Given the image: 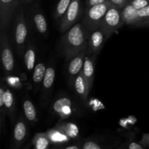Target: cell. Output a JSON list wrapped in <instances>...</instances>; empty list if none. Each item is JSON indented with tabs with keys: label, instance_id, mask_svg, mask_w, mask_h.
<instances>
[{
	"label": "cell",
	"instance_id": "cell-1",
	"mask_svg": "<svg viewBox=\"0 0 149 149\" xmlns=\"http://www.w3.org/2000/svg\"><path fill=\"white\" fill-rule=\"evenodd\" d=\"M90 32L82 22L74 24L65 32L61 42L62 53L70 59L84 48L88 47Z\"/></svg>",
	"mask_w": 149,
	"mask_h": 149
},
{
	"label": "cell",
	"instance_id": "cell-2",
	"mask_svg": "<svg viewBox=\"0 0 149 149\" xmlns=\"http://www.w3.org/2000/svg\"><path fill=\"white\" fill-rule=\"evenodd\" d=\"M125 24L135 27H149V6L135 9L128 3L122 9Z\"/></svg>",
	"mask_w": 149,
	"mask_h": 149
},
{
	"label": "cell",
	"instance_id": "cell-3",
	"mask_svg": "<svg viewBox=\"0 0 149 149\" xmlns=\"http://www.w3.org/2000/svg\"><path fill=\"white\" fill-rule=\"evenodd\" d=\"M125 24L122 9L111 5L108 9L104 17H103L100 27L106 34V39H109L114 32Z\"/></svg>",
	"mask_w": 149,
	"mask_h": 149
},
{
	"label": "cell",
	"instance_id": "cell-4",
	"mask_svg": "<svg viewBox=\"0 0 149 149\" xmlns=\"http://www.w3.org/2000/svg\"><path fill=\"white\" fill-rule=\"evenodd\" d=\"M111 5V3L108 1L97 5L87 7L82 23L89 31L91 32L100 27L102 20Z\"/></svg>",
	"mask_w": 149,
	"mask_h": 149
},
{
	"label": "cell",
	"instance_id": "cell-5",
	"mask_svg": "<svg viewBox=\"0 0 149 149\" xmlns=\"http://www.w3.org/2000/svg\"><path fill=\"white\" fill-rule=\"evenodd\" d=\"M27 25H26L23 10L22 7H20L16 15L14 32L15 44L17 52L20 55L23 54L25 49V45L27 39Z\"/></svg>",
	"mask_w": 149,
	"mask_h": 149
},
{
	"label": "cell",
	"instance_id": "cell-6",
	"mask_svg": "<svg viewBox=\"0 0 149 149\" xmlns=\"http://www.w3.org/2000/svg\"><path fill=\"white\" fill-rule=\"evenodd\" d=\"M81 14V0H72L64 15L61 19L60 31L65 33L78 20Z\"/></svg>",
	"mask_w": 149,
	"mask_h": 149
},
{
	"label": "cell",
	"instance_id": "cell-7",
	"mask_svg": "<svg viewBox=\"0 0 149 149\" xmlns=\"http://www.w3.org/2000/svg\"><path fill=\"white\" fill-rule=\"evenodd\" d=\"M18 1V0H0L1 31H4L9 27Z\"/></svg>",
	"mask_w": 149,
	"mask_h": 149
},
{
	"label": "cell",
	"instance_id": "cell-8",
	"mask_svg": "<svg viewBox=\"0 0 149 149\" xmlns=\"http://www.w3.org/2000/svg\"><path fill=\"white\" fill-rule=\"evenodd\" d=\"M0 45H1V62L4 71L5 73L13 72L15 66L14 58L11 48L9 45L8 39L4 31H1Z\"/></svg>",
	"mask_w": 149,
	"mask_h": 149
},
{
	"label": "cell",
	"instance_id": "cell-9",
	"mask_svg": "<svg viewBox=\"0 0 149 149\" xmlns=\"http://www.w3.org/2000/svg\"><path fill=\"white\" fill-rule=\"evenodd\" d=\"M106 39H107L106 34L100 26L90 32L87 47V53L90 55H97L101 50Z\"/></svg>",
	"mask_w": 149,
	"mask_h": 149
},
{
	"label": "cell",
	"instance_id": "cell-10",
	"mask_svg": "<svg viewBox=\"0 0 149 149\" xmlns=\"http://www.w3.org/2000/svg\"><path fill=\"white\" fill-rule=\"evenodd\" d=\"M87 53V47H85L81 49L78 53L76 54L72 58H70V63L68 67V74L71 84H74L76 77L82 70L84 59H85Z\"/></svg>",
	"mask_w": 149,
	"mask_h": 149
},
{
	"label": "cell",
	"instance_id": "cell-11",
	"mask_svg": "<svg viewBox=\"0 0 149 149\" xmlns=\"http://www.w3.org/2000/svg\"><path fill=\"white\" fill-rule=\"evenodd\" d=\"M54 112L61 118H67L73 113V103L71 99L67 97H61L52 106Z\"/></svg>",
	"mask_w": 149,
	"mask_h": 149
},
{
	"label": "cell",
	"instance_id": "cell-12",
	"mask_svg": "<svg viewBox=\"0 0 149 149\" xmlns=\"http://www.w3.org/2000/svg\"><path fill=\"white\" fill-rule=\"evenodd\" d=\"M74 86L77 95L83 102L85 103L91 88L81 71L76 77L74 81Z\"/></svg>",
	"mask_w": 149,
	"mask_h": 149
},
{
	"label": "cell",
	"instance_id": "cell-13",
	"mask_svg": "<svg viewBox=\"0 0 149 149\" xmlns=\"http://www.w3.org/2000/svg\"><path fill=\"white\" fill-rule=\"evenodd\" d=\"M27 135V127L26 122L23 119H20L16 122L15 125L13 135V147L18 148L23 145Z\"/></svg>",
	"mask_w": 149,
	"mask_h": 149
},
{
	"label": "cell",
	"instance_id": "cell-14",
	"mask_svg": "<svg viewBox=\"0 0 149 149\" xmlns=\"http://www.w3.org/2000/svg\"><path fill=\"white\" fill-rule=\"evenodd\" d=\"M96 55H86L84 59V65H83L82 72L83 75L87 79L90 88H92L94 81V72H95V58Z\"/></svg>",
	"mask_w": 149,
	"mask_h": 149
},
{
	"label": "cell",
	"instance_id": "cell-15",
	"mask_svg": "<svg viewBox=\"0 0 149 149\" xmlns=\"http://www.w3.org/2000/svg\"><path fill=\"white\" fill-rule=\"evenodd\" d=\"M3 100L5 105L7 114L10 117L11 122H14L15 119V103L14 95L9 89L3 90Z\"/></svg>",
	"mask_w": 149,
	"mask_h": 149
},
{
	"label": "cell",
	"instance_id": "cell-16",
	"mask_svg": "<svg viewBox=\"0 0 149 149\" xmlns=\"http://www.w3.org/2000/svg\"><path fill=\"white\" fill-rule=\"evenodd\" d=\"M55 77V71L53 66L50 65L46 69L45 77L42 81V90L45 97H47L48 94L50 93L51 89L53 86Z\"/></svg>",
	"mask_w": 149,
	"mask_h": 149
},
{
	"label": "cell",
	"instance_id": "cell-17",
	"mask_svg": "<svg viewBox=\"0 0 149 149\" xmlns=\"http://www.w3.org/2000/svg\"><path fill=\"white\" fill-rule=\"evenodd\" d=\"M33 22L36 30L39 33L45 35L47 33L48 27L47 20L43 13L39 10H36L33 13Z\"/></svg>",
	"mask_w": 149,
	"mask_h": 149
},
{
	"label": "cell",
	"instance_id": "cell-18",
	"mask_svg": "<svg viewBox=\"0 0 149 149\" xmlns=\"http://www.w3.org/2000/svg\"><path fill=\"white\" fill-rule=\"evenodd\" d=\"M49 137L51 143L55 144L65 143L69 141V137L61 129L56 126V127L49 130L46 132Z\"/></svg>",
	"mask_w": 149,
	"mask_h": 149
},
{
	"label": "cell",
	"instance_id": "cell-19",
	"mask_svg": "<svg viewBox=\"0 0 149 149\" xmlns=\"http://www.w3.org/2000/svg\"><path fill=\"white\" fill-rule=\"evenodd\" d=\"M24 62L26 68L29 71H31L35 68L36 62V52L32 45L26 47L24 52Z\"/></svg>",
	"mask_w": 149,
	"mask_h": 149
},
{
	"label": "cell",
	"instance_id": "cell-20",
	"mask_svg": "<svg viewBox=\"0 0 149 149\" xmlns=\"http://www.w3.org/2000/svg\"><path fill=\"white\" fill-rule=\"evenodd\" d=\"M23 108L25 116H26V119L29 122H34L37 120L36 108L29 99H26L23 101Z\"/></svg>",
	"mask_w": 149,
	"mask_h": 149
},
{
	"label": "cell",
	"instance_id": "cell-21",
	"mask_svg": "<svg viewBox=\"0 0 149 149\" xmlns=\"http://www.w3.org/2000/svg\"><path fill=\"white\" fill-rule=\"evenodd\" d=\"M32 143L36 149H46L49 147L51 141L47 133H37L33 138Z\"/></svg>",
	"mask_w": 149,
	"mask_h": 149
},
{
	"label": "cell",
	"instance_id": "cell-22",
	"mask_svg": "<svg viewBox=\"0 0 149 149\" xmlns=\"http://www.w3.org/2000/svg\"><path fill=\"white\" fill-rule=\"evenodd\" d=\"M46 69V66L43 63H39L35 66L33 73V81L35 85H39L40 83H42Z\"/></svg>",
	"mask_w": 149,
	"mask_h": 149
},
{
	"label": "cell",
	"instance_id": "cell-23",
	"mask_svg": "<svg viewBox=\"0 0 149 149\" xmlns=\"http://www.w3.org/2000/svg\"><path fill=\"white\" fill-rule=\"evenodd\" d=\"M71 1L72 0H58L54 14V17L56 20L62 18L66 10H68Z\"/></svg>",
	"mask_w": 149,
	"mask_h": 149
},
{
	"label": "cell",
	"instance_id": "cell-24",
	"mask_svg": "<svg viewBox=\"0 0 149 149\" xmlns=\"http://www.w3.org/2000/svg\"><path fill=\"white\" fill-rule=\"evenodd\" d=\"M58 127L62 130L69 138H75L79 133V130L75 125L67 122H61L58 125Z\"/></svg>",
	"mask_w": 149,
	"mask_h": 149
},
{
	"label": "cell",
	"instance_id": "cell-25",
	"mask_svg": "<svg viewBox=\"0 0 149 149\" xmlns=\"http://www.w3.org/2000/svg\"><path fill=\"white\" fill-rule=\"evenodd\" d=\"M3 90L4 86L1 85L0 88V126H1V132L3 131V127L4 125V119L7 114L5 105H4V100H3Z\"/></svg>",
	"mask_w": 149,
	"mask_h": 149
},
{
	"label": "cell",
	"instance_id": "cell-26",
	"mask_svg": "<svg viewBox=\"0 0 149 149\" xmlns=\"http://www.w3.org/2000/svg\"><path fill=\"white\" fill-rule=\"evenodd\" d=\"M129 3L137 10L149 6V0H130Z\"/></svg>",
	"mask_w": 149,
	"mask_h": 149
},
{
	"label": "cell",
	"instance_id": "cell-27",
	"mask_svg": "<svg viewBox=\"0 0 149 149\" xmlns=\"http://www.w3.org/2000/svg\"><path fill=\"white\" fill-rule=\"evenodd\" d=\"M81 148L83 149H100L102 147L94 141H88L81 146Z\"/></svg>",
	"mask_w": 149,
	"mask_h": 149
},
{
	"label": "cell",
	"instance_id": "cell-28",
	"mask_svg": "<svg viewBox=\"0 0 149 149\" xmlns=\"http://www.w3.org/2000/svg\"><path fill=\"white\" fill-rule=\"evenodd\" d=\"M112 5L118 7L119 9H122L126 4L129 3L130 0H109Z\"/></svg>",
	"mask_w": 149,
	"mask_h": 149
},
{
	"label": "cell",
	"instance_id": "cell-29",
	"mask_svg": "<svg viewBox=\"0 0 149 149\" xmlns=\"http://www.w3.org/2000/svg\"><path fill=\"white\" fill-rule=\"evenodd\" d=\"M108 1L109 0H86V6H87V7H90L102 4V3L106 2Z\"/></svg>",
	"mask_w": 149,
	"mask_h": 149
},
{
	"label": "cell",
	"instance_id": "cell-30",
	"mask_svg": "<svg viewBox=\"0 0 149 149\" xmlns=\"http://www.w3.org/2000/svg\"><path fill=\"white\" fill-rule=\"evenodd\" d=\"M140 143L145 148H149V134H144Z\"/></svg>",
	"mask_w": 149,
	"mask_h": 149
},
{
	"label": "cell",
	"instance_id": "cell-31",
	"mask_svg": "<svg viewBox=\"0 0 149 149\" xmlns=\"http://www.w3.org/2000/svg\"><path fill=\"white\" fill-rule=\"evenodd\" d=\"M128 148L129 149H143L144 147L141 145V143H138L136 142H132L128 146Z\"/></svg>",
	"mask_w": 149,
	"mask_h": 149
},
{
	"label": "cell",
	"instance_id": "cell-32",
	"mask_svg": "<svg viewBox=\"0 0 149 149\" xmlns=\"http://www.w3.org/2000/svg\"><path fill=\"white\" fill-rule=\"evenodd\" d=\"M63 148L65 149H79L81 148V147L79 146H77V145H73V146H63Z\"/></svg>",
	"mask_w": 149,
	"mask_h": 149
},
{
	"label": "cell",
	"instance_id": "cell-33",
	"mask_svg": "<svg viewBox=\"0 0 149 149\" xmlns=\"http://www.w3.org/2000/svg\"><path fill=\"white\" fill-rule=\"evenodd\" d=\"M31 1H33V0H19V1L21 3H23V4H26V3H29L31 2Z\"/></svg>",
	"mask_w": 149,
	"mask_h": 149
}]
</instances>
